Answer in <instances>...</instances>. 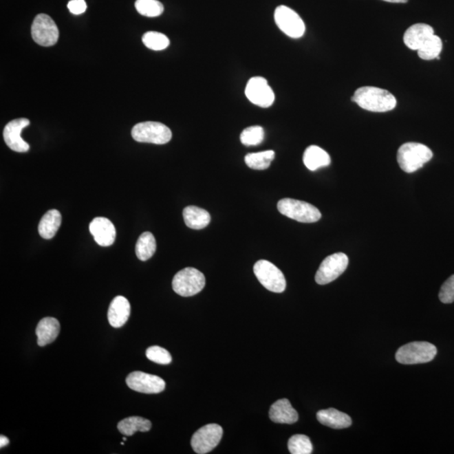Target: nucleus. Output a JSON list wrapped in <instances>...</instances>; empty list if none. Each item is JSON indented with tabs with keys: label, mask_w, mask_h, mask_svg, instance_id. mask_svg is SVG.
Segmentation results:
<instances>
[{
	"label": "nucleus",
	"mask_w": 454,
	"mask_h": 454,
	"mask_svg": "<svg viewBox=\"0 0 454 454\" xmlns=\"http://www.w3.org/2000/svg\"><path fill=\"white\" fill-rule=\"evenodd\" d=\"M351 100L366 111L383 113L396 107V98L388 90L377 87H362L355 91Z\"/></svg>",
	"instance_id": "nucleus-1"
},
{
	"label": "nucleus",
	"mask_w": 454,
	"mask_h": 454,
	"mask_svg": "<svg viewBox=\"0 0 454 454\" xmlns=\"http://www.w3.org/2000/svg\"><path fill=\"white\" fill-rule=\"evenodd\" d=\"M433 157L429 147L421 143L407 142L400 147L397 161L404 172L411 173L422 169Z\"/></svg>",
	"instance_id": "nucleus-2"
},
{
	"label": "nucleus",
	"mask_w": 454,
	"mask_h": 454,
	"mask_svg": "<svg viewBox=\"0 0 454 454\" xmlns=\"http://www.w3.org/2000/svg\"><path fill=\"white\" fill-rule=\"evenodd\" d=\"M437 354V347L433 344L413 342L400 347L396 354V358L402 365H418L433 361Z\"/></svg>",
	"instance_id": "nucleus-3"
},
{
	"label": "nucleus",
	"mask_w": 454,
	"mask_h": 454,
	"mask_svg": "<svg viewBox=\"0 0 454 454\" xmlns=\"http://www.w3.org/2000/svg\"><path fill=\"white\" fill-rule=\"evenodd\" d=\"M172 285L174 292L180 296H194L204 289L206 278L196 268H185L174 276Z\"/></svg>",
	"instance_id": "nucleus-4"
},
{
	"label": "nucleus",
	"mask_w": 454,
	"mask_h": 454,
	"mask_svg": "<svg viewBox=\"0 0 454 454\" xmlns=\"http://www.w3.org/2000/svg\"><path fill=\"white\" fill-rule=\"evenodd\" d=\"M280 214L299 222L314 223L319 221L321 214L316 206L294 199H282L278 203Z\"/></svg>",
	"instance_id": "nucleus-5"
},
{
	"label": "nucleus",
	"mask_w": 454,
	"mask_h": 454,
	"mask_svg": "<svg viewBox=\"0 0 454 454\" xmlns=\"http://www.w3.org/2000/svg\"><path fill=\"white\" fill-rule=\"evenodd\" d=\"M132 138L138 142L162 145L172 139V131L165 125L147 121L136 124L131 131Z\"/></svg>",
	"instance_id": "nucleus-6"
},
{
	"label": "nucleus",
	"mask_w": 454,
	"mask_h": 454,
	"mask_svg": "<svg viewBox=\"0 0 454 454\" xmlns=\"http://www.w3.org/2000/svg\"><path fill=\"white\" fill-rule=\"evenodd\" d=\"M259 281L268 290L282 293L285 290L286 280L281 270L267 260H259L253 267Z\"/></svg>",
	"instance_id": "nucleus-7"
},
{
	"label": "nucleus",
	"mask_w": 454,
	"mask_h": 454,
	"mask_svg": "<svg viewBox=\"0 0 454 454\" xmlns=\"http://www.w3.org/2000/svg\"><path fill=\"white\" fill-rule=\"evenodd\" d=\"M348 257L345 253L338 252L328 256L320 265L316 274L318 285H324L334 281L347 270Z\"/></svg>",
	"instance_id": "nucleus-8"
},
{
	"label": "nucleus",
	"mask_w": 454,
	"mask_h": 454,
	"mask_svg": "<svg viewBox=\"0 0 454 454\" xmlns=\"http://www.w3.org/2000/svg\"><path fill=\"white\" fill-rule=\"evenodd\" d=\"M33 40L43 47H51L58 43L59 30L52 19L47 14H38L32 26Z\"/></svg>",
	"instance_id": "nucleus-9"
},
{
	"label": "nucleus",
	"mask_w": 454,
	"mask_h": 454,
	"mask_svg": "<svg viewBox=\"0 0 454 454\" xmlns=\"http://www.w3.org/2000/svg\"><path fill=\"white\" fill-rule=\"evenodd\" d=\"M222 427L218 424H208L196 431L191 439V446L196 453H210L221 440Z\"/></svg>",
	"instance_id": "nucleus-10"
},
{
	"label": "nucleus",
	"mask_w": 454,
	"mask_h": 454,
	"mask_svg": "<svg viewBox=\"0 0 454 454\" xmlns=\"http://www.w3.org/2000/svg\"><path fill=\"white\" fill-rule=\"evenodd\" d=\"M276 25L283 33L291 38H301L305 32V25L300 15L290 8L281 6L275 10Z\"/></svg>",
	"instance_id": "nucleus-11"
},
{
	"label": "nucleus",
	"mask_w": 454,
	"mask_h": 454,
	"mask_svg": "<svg viewBox=\"0 0 454 454\" xmlns=\"http://www.w3.org/2000/svg\"><path fill=\"white\" fill-rule=\"evenodd\" d=\"M245 94L250 102L262 108L270 107L275 100L274 91L263 77L250 79L246 86Z\"/></svg>",
	"instance_id": "nucleus-12"
},
{
	"label": "nucleus",
	"mask_w": 454,
	"mask_h": 454,
	"mask_svg": "<svg viewBox=\"0 0 454 454\" xmlns=\"http://www.w3.org/2000/svg\"><path fill=\"white\" fill-rule=\"evenodd\" d=\"M128 387L144 393H158L164 391L166 383L162 378L141 371H136L127 378Z\"/></svg>",
	"instance_id": "nucleus-13"
},
{
	"label": "nucleus",
	"mask_w": 454,
	"mask_h": 454,
	"mask_svg": "<svg viewBox=\"0 0 454 454\" xmlns=\"http://www.w3.org/2000/svg\"><path fill=\"white\" fill-rule=\"evenodd\" d=\"M30 120L25 118L15 119L10 121L3 129V139L11 150L17 153H26L30 146L21 138V131L28 127Z\"/></svg>",
	"instance_id": "nucleus-14"
},
{
	"label": "nucleus",
	"mask_w": 454,
	"mask_h": 454,
	"mask_svg": "<svg viewBox=\"0 0 454 454\" xmlns=\"http://www.w3.org/2000/svg\"><path fill=\"white\" fill-rule=\"evenodd\" d=\"M89 232L93 235L96 244L101 247H109L115 242L116 227L107 218H94L90 223Z\"/></svg>",
	"instance_id": "nucleus-15"
},
{
	"label": "nucleus",
	"mask_w": 454,
	"mask_h": 454,
	"mask_svg": "<svg viewBox=\"0 0 454 454\" xmlns=\"http://www.w3.org/2000/svg\"><path fill=\"white\" fill-rule=\"evenodd\" d=\"M433 35L434 30L431 25L418 23L407 29L404 35V43L411 50L418 51Z\"/></svg>",
	"instance_id": "nucleus-16"
},
{
	"label": "nucleus",
	"mask_w": 454,
	"mask_h": 454,
	"mask_svg": "<svg viewBox=\"0 0 454 454\" xmlns=\"http://www.w3.org/2000/svg\"><path fill=\"white\" fill-rule=\"evenodd\" d=\"M131 305L127 298L116 296L109 305L108 320L111 327L120 328L123 327L130 317Z\"/></svg>",
	"instance_id": "nucleus-17"
},
{
	"label": "nucleus",
	"mask_w": 454,
	"mask_h": 454,
	"mask_svg": "<svg viewBox=\"0 0 454 454\" xmlns=\"http://www.w3.org/2000/svg\"><path fill=\"white\" fill-rule=\"evenodd\" d=\"M270 418L275 423L294 424L298 421L299 415L289 400L281 399L272 404Z\"/></svg>",
	"instance_id": "nucleus-18"
},
{
	"label": "nucleus",
	"mask_w": 454,
	"mask_h": 454,
	"mask_svg": "<svg viewBox=\"0 0 454 454\" xmlns=\"http://www.w3.org/2000/svg\"><path fill=\"white\" fill-rule=\"evenodd\" d=\"M60 332V323L56 318L45 317L38 323L36 333L37 343L40 347L48 345L58 338Z\"/></svg>",
	"instance_id": "nucleus-19"
},
{
	"label": "nucleus",
	"mask_w": 454,
	"mask_h": 454,
	"mask_svg": "<svg viewBox=\"0 0 454 454\" xmlns=\"http://www.w3.org/2000/svg\"><path fill=\"white\" fill-rule=\"evenodd\" d=\"M316 418L320 423L333 429H347L352 425L349 415L336 409L329 408L317 412Z\"/></svg>",
	"instance_id": "nucleus-20"
},
{
	"label": "nucleus",
	"mask_w": 454,
	"mask_h": 454,
	"mask_svg": "<svg viewBox=\"0 0 454 454\" xmlns=\"http://www.w3.org/2000/svg\"><path fill=\"white\" fill-rule=\"evenodd\" d=\"M303 162L310 171H316L318 169L330 165L331 158L320 147L312 145L305 151Z\"/></svg>",
	"instance_id": "nucleus-21"
},
{
	"label": "nucleus",
	"mask_w": 454,
	"mask_h": 454,
	"mask_svg": "<svg viewBox=\"0 0 454 454\" xmlns=\"http://www.w3.org/2000/svg\"><path fill=\"white\" fill-rule=\"evenodd\" d=\"M185 224L189 228L202 230L210 222L209 212L197 206H188L183 211Z\"/></svg>",
	"instance_id": "nucleus-22"
},
{
	"label": "nucleus",
	"mask_w": 454,
	"mask_h": 454,
	"mask_svg": "<svg viewBox=\"0 0 454 454\" xmlns=\"http://www.w3.org/2000/svg\"><path fill=\"white\" fill-rule=\"evenodd\" d=\"M62 223V215L58 210H51L41 218L38 226L40 236L45 240L54 237Z\"/></svg>",
	"instance_id": "nucleus-23"
},
{
	"label": "nucleus",
	"mask_w": 454,
	"mask_h": 454,
	"mask_svg": "<svg viewBox=\"0 0 454 454\" xmlns=\"http://www.w3.org/2000/svg\"><path fill=\"white\" fill-rule=\"evenodd\" d=\"M117 429L124 436L130 437L138 431L142 433L149 431L151 429V422L141 416H131L120 421L117 425Z\"/></svg>",
	"instance_id": "nucleus-24"
},
{
	"label": "nucleus",
	"mask_w": 454,
	"mask_h": 454,
	"mask_svg": "<svg viewBox=\"0 0 454 454\" xmlns=\"http://www.w3.org/2000/svg\"><path fill=\"white\" fill-rule=\"evenodd\" d=\"M156 249V239L153 235L149 232L144 233L136 241V255L138 259L147 261L154 255Z\"/></svg>",
	"instance_id": "nucleus-25"
},
{
	"label": "nucleus",
	"mask_w": 454,
	"mask_h": 454,
	"mask_svg": "<svg viewBox=\"0 0 454 454\" xmlns=\"http://www.w3.org/2000/svg\"><path fill=\"white\" fill-rule=\"evenodd\" d=\"M275 153L274 151H264L260 153H249L245 157V162L250 169L255 170H264L270 168L271 162L274 160Z\"/></svg>",
	"instance_id": "nucleus-26"
},
{
	"label": "nucleus",
	"mask_w": 454,
	"mask_h": 454,
	"mask_svg": "<svg viewBox=\"0 0 454 454\" xmlns=\"http://www.w3.org/2000/svg\"><path fill=\"white\" fill-rule=\"evenodd\" d=\"M442 41L441 38L433 35L418 51L420 58L429 61L435 58L440 59L439 55L442 52Z\"/></svg>",
	"instance_id": "nucleus-27"
},
{
	"label": "nucleus",
	"mask_w": 454,
	"mask_h": 454,
	"mask_svg": "<svg viewBox=\"0 0 454 454\" xmlns=\"http://www.w3.org/2000/svg\"><path fill=\"white\" fill-rule=\"evenodd\" d=\"M135 7L139 14L147 17H158L164 11V6L158 0H136Z\"/></svg>",
	"instance_id": "nucleus-28"
},
{
	"label": "nucleus",
	"mask_w": 454,
	"mask_h": 454,
	"mask_svg": "<svg viewBox=\"0 0 454 454\" xmlns=\"http://www.w3.org/2000/svg\"><path fill=\"white\" fill-rule=\"evenodd\" d=\"M288 448L292 454H310L313 451V446L310 438L301 434L291 437L288 442Z\"/></svg>",
	"instance_id": "nucleus-29"
},
{
	"label": "nucleus",
	"mask_w": 454,
	"mask_h": 454,
	"mask_svg": "<svg viewBox=\"0 0 454 454\" xmlns=\"http://www.w3.org/2000/svg\"><path fill=\"white\" fill-rule=\"evenodd\" d=\"M142 41L147 48L153 51L164 50L170 43L168 37L157 32H147L142 37Z\"/></svg>",
	"instance_id": "nucleus-30"
},
{
	"label": "nucleus",
	"mask_w": 454,
	"mask_h": 454,
	"mask_svg": "<svg viewBox=\"0 0 454 454\" xmlns=\"http://www.w3.org/2000/svg\"><path fill=\"white\" fill-rule=\"evenodd\" d=\"M241 142L245 146H257L262 143L264 139V130L259 126L246 128L241 132Z\"/></svg>",
	"instance_id": "nucleus-31"
},
{
	"label": "nucleus",
	"mask_w": 454,
	"mask_h": 454,
	"mask_svg": "<svg viewBox=\"0 0 454 454\" xmlns=\"http://www.w3.org/2000/svg\"><path fill=\"white\" fill-rule=\"evenodd\" d=\"M146 355L149 360L158 363V365H169L173 360L169 352L159 346L147 348Z\"/></svg>",
	"instance_id": "nucleus-32"
},
{
	"label": "nucleus",
	"mask_w": 454,
	"mask_h": 454,
	"mask_svg": "<svg viewBox=\"0 0 454 454\" xmlns=\"http://www.w3.org/2000/svg\"><path fill=\"white\" fill-rule=\"evenodd\" d=\"M439 299L444 304H451L454 301V274L442 285Z\"/></svg>",
	"instance_id": "nucleus-33"
},
{
	"label": "nucleus",
	"mask_w": 454,
	"mask_h": 454,
	"mask_svg": "<svg viewBox=\"0 0 454 454\" xmlns=\"http://www.w3.org/2000/svg\"><path fill=\"white\" fill-rule=\"evenodd\" d=\"M68 10L74 14L85 13L87 9L85 0H71L67 3Z\"/></svg>",
	"instance_id": "nucleus-34"
},
{
	"label": "nucleus",
	"mask_w": 454,
	"mask_h": 454,
	"mask_svg": "<svg viewBox=\"0 0 454 454\" xmlns=\"http://www.w3.org/2000/svg\"><path fill=\"white\" fill-rule=\"evenodd\" d=\"M10 444V440L8 437L5 436L0 437V448H5L8 444Z\"/></svg>",
	"instance_id": "nucleus-35"
},
{
	"label": "nucleus",
	"mask_w": 454,
	"mask_h": 454,
	"mask_svg": "<svg viewBox=\"0 0 454 454\" xmlns=\"http://www.w3.org/2000/svg\"><path fill=\"white\" fill-rule=\"evenodd\" d=\"M383 1H386L389 3H407L408 0H383Z\"/></svg>",
	"instance_id": "nucleus-36"
},
{
	"label": "nucleus",
	"mask_w": 454,
	"mask_h": 454,
	"mask_svg": "<svg viewBox=\"0 0 454 454\" xmlns=\"http://www.w3.org/2000/svg\"><path fill=\"white\" fill-rule=\"evenodd\" d=\"M127 440V437H123V441H124V442H126Z\"/></svg>",
	"instance_id": "nucleus-37"
}]
</instances>
